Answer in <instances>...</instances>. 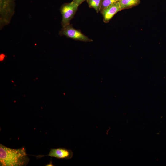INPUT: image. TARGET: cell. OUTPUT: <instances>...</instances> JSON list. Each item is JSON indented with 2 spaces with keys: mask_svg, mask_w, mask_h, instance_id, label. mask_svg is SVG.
I'll use <instances>...</instances> for the list:
<instances>
[{
  "mask_svg": "<svg viewBox=\"0 0 166 166\" xmlns=\"http://www.w3.org/2000/svg\"><path fill=\"white\" fill-rule=\"evenodd\" d=\"M47 156L58 159H71L73 156V152L70 150L64 148L51 149Z\"/></svg>",
  "mask_w": 166,
  "mask_h": 166,
  "instance_id": "obj_6",
  "label": "cell"
},
{
  "mask_svg": "<svg viewBox=\"0 0 166 166\" xmlns=\"http://www.w3.org/2000/svg\"><path fill=\"white\" fill-rule=\"evenodd\" d=\"M59 34L61 36H65L75 40L85 42L93 41L92 39L84 34L80 30L73 28L72 25L70 24L62 27Z\"/></svg>",
  "mask_w": 166,
  "mask_h": 166,
  "instance_id": "obj_4",
  "label": "cell"
},
{
  "mask_svg": "<svg viewBox=\"0 0 166 166\" xmlns=\"http://www.w3.org/2000/svg\"><path fill=\"white\" fill-rule=\"evenodd\" d=\"M4 57V55H1L0 56V61L2 60Z\"/></svg>",
  "mask_w": 166,
  "mask_h": 166,
  "instance_id": "obj_11",
  "label": "cell"
},
{
  "mask_svg": "<svg viewBox=\"0 0 166 166\" xmlns=\"http://www.w3.org/2000/svg\"><path fill=\"white\" fill-rule=\"evenodd\" d=\"M79 6L73 1L63 4L60 7L62 19L61 24L64 27L70 24L71 20L73 18Z\"/></svg>",
  "mask_w": 166,
  "mask_h": 166,
  "instance_id": "obj_3",
  "label": "cell"
},
{
  "mask_svg": "<svg viewBox=\"0 0 166 166\" xmlns=\"http://www.w3.org/2000/svg\"><path fill=\"white\" fill-rule=\"evenodd\" d=\"M101 1L102 0H86L89 7L93 8L97 13L100 11Z\"/></svg>",
  "mask_w": 166,
  "mask_h": 166,
  "instance_id": "obj_8",
  "label": "cell"
},
{
  "mask_svg": "<svg viewBox=\"0 0 166 166\" xmlns=\"http://www.w3.org/2000/svg\"><path fill=\"white\" fill-rule=\"evenodd\" d=\"M46 166H53V165L52 164V163L51 161V162L49 164H47V165H46Z\"/></svg>",
  "mask_w": 166,
  "mask_h": 166,
  "instance_id": "obj_12",
  "label": "cell"
},
{
  "mask_svg": "<svg viewBox=\"0 0 166 166\" xmlns=\"http://www.w3.org/2000/svg\"><path fill=\"white\" fill-rule=\"evenodd\" d=\"M14 0H0V28L8 25L14 14Z\"/></svg>",
  "mask_w": 166,
  "mask_h": 166,
  "instance_id": "obj_2",
  "label": "cell"
},
{
  "mask_svg": "<svg viewBox=\"0 0 166 166\" xmlns=\"http://www.w3.org/2000/svg\"><path fill=\"white\" fill-rule=\"evenodd\" d=\"M140 0H120L119 2L121 10L132 8L138 5Z\"/></svg>",
  "mask_w": 166,
  "mask_h": 166,
  "instance_id": "obj_7",
  "label": "cell"
},
{
  "mask_svg": "<svg viewBox=\"0 0 166 166\" xmlns=\"http://www.w3.org/2000/svg\"><path fill=\"white\" fill-rule=\"evenodd\" d=\"M119 1L120 0H102L100 12L101 13L107 7L119 2Z\"/></svg>",
  "mask_w": 166,
  "mask_h": 166,
  "instance_id": "obj_9",
  "label": "cell"
},
{
  "mask_svg": "<svg viewBox=\"0 0 166 166\" xmlns=\"http://www.w3.org/2000/svg\"><path fill=\"white\" fill-rule=\"evenodd\" d=\"M27 155L24 147L13 149L0 144L1 166H25L29 161Z\"/></svg>",
  "mask_w": 166,
  "mask_h": 166,
  "instance_id": "obj_1",
  "label": "cell"
},
{
  "mask_svg": "<svg viewBox=\"0 0 166 166\" xmlns=\"http://www.w3.org/2000/svg\"><path fill=\"white\" fill-rule=\"evenodd\" d=\"M85 0H73L72 1L79 6Z\"/></svg>",
  "mask_w": 166,
  "mask_h": 166,
  "instance_id": "obj_10",
  "label": "cell"
},
{
  "mask_svg": "<svg viewBox=\"0 0 166 166\" xmlns=\"http://www.w3.org/2000/svg\"><path fill=\"white\" fill-rule=\"evenodd\" d=\"M121 10L119 2L107 7L101 13L102 15L104 22H108L116 14Z\"/></svg>",
  "mask_w": 166,
  "mask_h": 166,
  "instance_id": "obj_5",
  "label": "cell"
}]
</instances>
